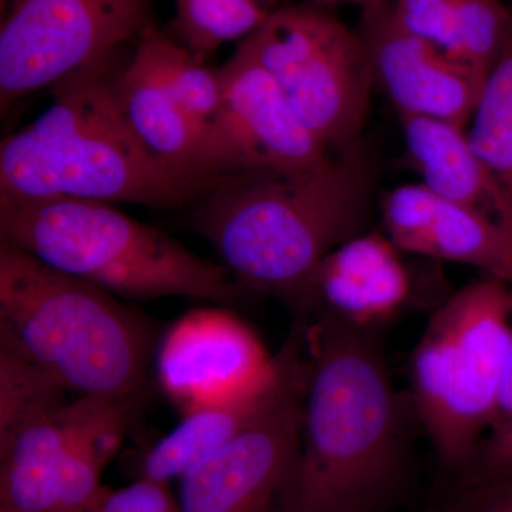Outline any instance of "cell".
<instances>
[{
    "label": "cell",
    "instance_id": "1",
    "mask_svg": "<svg viewBox=\"0 0 512 512\" xmlns=\"http://www.w3.org/2000/svg\"><path fill=\"white\" fill-rule=\"evenodd\" d=\"M375 191V163L359 140L315 164L222 175L192 205L188 227L247 291L299 315L323 258L367 231Z\"/></svg>",
    "mask_w": 512,
    "mask_h": 512
},
{
    "label": "cell",
    "instance_id": "2",
    "mask_svg": "<svg viewBox=\"0 0 512 512\" xmlns=\"http://www.w3.org/2000/svg\"><path fill=\"white\" fill-rule=\"evenodd\" d=\"M306 323L302 451L292 512H383L406 480L400 400L376 333Z\"/></svg>",
    "mask_w": 512,
    "mask_h": 512
},
{
    "label": "cell",
    "instance_id": "3",
    "mask_svg": "<svg viewBox=\"0 0 512 512\" xmlns=\"http://www.w3.org/2000/svg\"><path fill=\"white\" fill-rule=\"evenodd\" d=\"M128 59L124 47L52 86V104L0 144V194L177 210L220 180L178 174L138 138L117 87Z\"/></svg>",
    "mask_w": 512,
    "mask_h": 512
},
{
    "label": "cell",
    "instance_id": "4",
    "mask_svg": "<svg viewBox=\"0 0 512 512\" xmlns=\"http://www.w3.org/2000/svg\"><path fill=\"white\" fill-rule=\"evenodd\" d=\"M156 325L113 293L0 241V348L40 367L77 397L147 389Z\"/></svg>",
    "mask_w": 512,
    "mask_h": 512
},
{
    "label": "cell",
    "instance_id": "5",
    "mask_svg": "<svg viewBox=\"0 0 512 512\" xmlns=\"http://www.w3.org/2000/svg\"><path fill=\"white\" fill-rule=\"evenodd\" d=\"M0 241L126 298L177 296L229 308L249 293L224 265L195 255L110 202L0 194Z\"/></svg>",
    "mask_w": 512,
    "mask_h": 512
},
{
    "label": "cell",
    "instance_id": "6",
    "mask_svg": "<svg viewBox=\"0 0 512 512\" xmlns=\"http://www.w3.org/2000/svg\"><path fill=\"white\" fill-rule=\"evenodd\" d=\"M512 345V286L484 276L441 303L412 357L417 417L441 466L464 474L485 436Z\"/></svg>",
    "mask_w": 512,
    "mask_h": 512
},
{
    "label": "cell",
    "instance_id": "7",
    "mask_svg": "<svg viewBox=\"0 0 512 512\" xmlns=\"http://www.w3.org/2000/svg\"><path fill=\"white\" fill-rule=\"evenodd\" d=\"M241 43L320 146L339 151L360 140L376 84L356 30L312 6H286Z\"/></svg>",
    "mask_w": 512,
    "mask_h": 512
},
{
    "label": "cell",
    "instance_id": "8",
    "mask_svg": "<svg viewBox=\"0 0 512 512\" xmlns=\"http://www.w3.org/2000/svg\"><path fill=\"white\" fill-rule=\"evenodd\" d=\"M0 26L2 114L30 93L137 42L153 0H8Z\"/></svg>",
    "mask_w": 512,
    "mask_h": 512
},
{
    "label": "cell",
    "instance_id": "9",
    "mask_svg": "<svg viewBox=\"0 0 512 512\" xmlns=\"http://www.w3.org/2000/svg\"><path fill=\"white\" fill-rule=\"evenodd\" d=\"M227 308L185 313L158 342V384L184 417L254 396L284 370L285 346L272 356L254 330Z\"/></svg>",
    "mask_w": 512,
    "mask_h": 512
},
{
    "label": "cell",
    "instance_id": "10",
    "mask_svg": "<svg viewBox=\"0 0 512 512\" xmlns=\"http://www.w3.org/2000/svg\"><path fill=\"white\" fill-rule=\"evenodd\" d=\"M305 386L178 480L181 511L292 512Z\"/></svg>",
    "mask_w": 512,
    "mask_h": 512
},
{
    "label": "cell",
    "instance_id": "11",
    "mask_svg": "<svg viewBox=\"0 0 512 512\" xmlns=\"http://www.w3.org/2000/svg\"><path fill=\"white\" fill-rule=\"evenodd\" d=\"M218 72L221 107L205 137L208 170L214 177L255 168L303 167L332 153L303 126L271 74L242 43Z\"/></svg>",
    "mask_w": 512,
    "mask_h": 512
},
{
    "label": "cell",
    "instance_id": "12",
    "mask_svg": "<svg viewBox=\"0 0 512 512\" xmlns=\"http://www.w3.org/2000/svg\"><path fill=\"white\" fill-rule=\"evenodd\" d=\"M356 32L375 84L397 114L431 117L461 128L471 121L487 79L464 60L403 29L394 19L392 0L362 10Z\"/></svg>",
    "mask_w": 512,
    "mask_h": 512
},
{
    "label": "cell",
    "instance_id": "13",
    "mask_svg": "<svg viewBox=\"0 0 512 512\" xmlns=\"http://www.w3.org/2000/svg\"><path fill=\"white\" fill-rule=\"evenodd\" d=\"M412 276L384 232L366 231L323 258L296 316L325 315L376 333L409 305Z\"/></svg>",
    "mask_w": 512,
    "mask_h": 512
},
{
    "label": "cell",
    "instance_id": "14",
    "mask_svg": "<svg viewBox=\"0 0 512 512\" xmlns=\"http://www.w3.org/2000/svg\"><path fill=\"white\" fill-rule=\"evenodd\" d=\"M384 234L400 251L470 265L512 286V232L434 194L400 185L382 201Z\"/></svg>",
    "mask_w": 512,
    "mask_h": 512
},
{
    "label": "cell",
    "instance_id": "15",
    "mask_svg": "<svg viewBox=\"0 0 512 512\" xmlns=\"http://www.w3.org/2000/svg\"><path fill=\"white\" fill-rule=\"evenodd\" d=\"M286 362L281 376L262 392L239 402L200 410L163 439L147 448L136 463V478L170 484L192 467L237 439L306 383V323L296 318L285 342Z\"/></svg>",
    "mask_w": 512,
    "mask_h": 512
},
{
    "label": "cell",
    "instance_id": "16",
    "mask_svg": "<svg viewBox=\"0 0 512 512\" xmlns=\"http://www.w3.org/2000/svg\"><path fill=\"white\" fill-rule=\"evenodd\" d=\"M407 158L434 194L478 212L512 232V192L477 156L464 128L399 114Z\"/></svg>",
    "mask_w": 512,
    "mask_h": 512
},
{
    "label": "cell",
    "instance_id": "17",
    "mask_svg": "<svg viewBox=\"0 0 512 512\" xmlns=\"http://www.w3.org/2000/svg\"><path fill=\"white\" fill-rule=\"evenodd\" d=\"M147 390L121 397L72 400L59 512H86L96 507L106 490L101 476L140 419Z\"/></svg>",
    "mask_w": 512,
    "mask_h": 512
},
{
    "label": "cell",
    "instance_id": "18",
    "mask_svg": "<svg viewBox=\"0 0 512 512\" xmlns=\"http://www.w3.org/2000/svg\"><path fill=\"white\" fill-rule=\"evenodd\" d=\"M117 87L128 123L154 156L185 177L218 178L208 170L204 131L181 109L137 46Z\"/></svg>",
    "mask_w": 512,
    "mask_h": 512
},
{
    "label": "cell",
    "instance_id": "19",
    "mask_svg": "<svg viewBox=\"0 0 512 512\" xmlns=\"http://www.w3.org/2000/svg\"><path fill=\"white\" fill-rule=\"evenodd\" d=\"M70 403L0 440V511L59 512Z\"/></svg>",
    "mask_w": 512,
    "mask_h": 512
},
{
    "label": "cell",
    "instance_id": "20",
    "mask_svg": "<svg viewBox=\"0 0 512 512\" xmlns=\"http://www.w3.org/2000/svg\"><path fill=\"white\" fill-rule=\"evenodd\" d=\"M136 46L143 50L181 109L207 137L208 126L217 116L222 101L218 69H210L188 47L156 23L140 36Z\"/></svg>",
    "mask_w": 512,
    "mask_h": 512
},
{
    "label": "cell",
    "instance_id": "21",
    "mask_svg": "<svg viewBox=\"0 0 512 512\" xmlns=\"http://www.w3.org/2000/svg\"><path fill=\"white\" fill-rule=\"evenodd\" d=\"M467 136L477 156L512 192V35L488 73Z\"/></svg>",
    "mask_w": 512,
    "mask_h": 512
},
{
    "label": "cell",
    "instance_id": "22",
    "mask_svg": "<svg viewBox=\"0 0 512 512\" xmlns=\"http://www.w3.org/2000/svg\"><path fill=\"white\" fill-rule=\"evenodd\" d=\"M175 40L195 55L215 52L224 43L244 40L271 15L254 0H174Z\"/></svg>",
    "mask_w": 512,
    "mask_h": 512
},
{
    "label": "cell",
    "instance_id": "23",
    "mask_svg": "<svg viewBox=\"0 0 512 512\" xmlns=\"http://www.w3.org/2000/svg\"><path fill=\"white\" fill-rule=\"evenodd\" d=\"M70 402L69 392L52 376L0 348V440L30 421L59 413Z\"/></svg>",
    "mask_w": 512,
    "mask_h": 512
},
{
    "label": "cell",
    "instance_id": "24",
    "mask_svg": "<svg viewBox=\"0 0 512 512\" xmlns=\"http://www.w3.org/2000/svg\"><path fill=\"white\" fill-rule=\"evenodd\" d=\"M460 57L487 79L512 35V15L501 0H454Z\"/></svg>",
    "mask_w": 512,
    "mask_h": 512
},
{
    "label": "cell",
    "instance_id": "25",
    "mask_svg": "<svg viewBox=\"0 0 512 512\" xmlns=\"http://www.w3.org/2000/svg\"><path fill=\"white\" fill-rule=\"evenodd\" d=\"M512 476V345L490 426L463 480Z\"/></svg>",
    "mask_w": 512,
    "mask_h": 512
},
{
    "label": "cell",
    "instance_id": "26",
    "mask_svg": "<svg viewBox=\"0 0 512 512\" xmlns=\"http://www.w3.org/2000/svg\"><path fill=\"white\" fill-rule=\"evenodd\" d=\"M392 10L394 19L407 32L461 59L454 0H392Z\"/></svg>",
    "mask_w": 512,
    "mask_h": 512
},
{
    "label": "cell",
    "instance_id": "27",
    "mask_svg": "<svg viewBox=\"0 0 512 512\" xmlns=\"http://www.w3.org/2000/svg\"><path fill=\"white\" fill-rule=\"evenodd\" d=\"M93 512H183L170 484L136 478L126 487L106 488Z\"/></svg>",
    "mask_w": 512,
    "mask_h": 512
},
{
    "label": "cell",
    "instance_id": "28",
    "mask_svg": "<svg viewBox=\"0 0 512 512\" xmlns=\"http://www.w3.org/2000/svg\"><path fill=\"white\" fill-rule=\"evenodd\" d=\"M440 512H512V476L461 481Z\"/></svg>",
    "mask_w": 512,
    "mask_h": 512
},
{
    "label": "cell",
    "instance_id": "29",
    "mask_svg": "<svg viewBox=\"0 0 512 512\" xmlns=\"http://www.w3.org/2000/svg\"><path fill=\"white\" fill-rule=\"evenodd\" d=\"M389 2L390 0H360V9L377 8V6H382L384 3Z\"/></svg>",
    "mask_w": 512,
    "mask_h": 512
},
{
    "label": "cell",
    "instance_id": "30",
    "mask_svg": "<svg viewBox=\"0 0 512 512\" xmlns=\"http://www.w3.org/2000/svg\"><path fill=\"white\" fill-rule=\"evenodd\" d=\"M254 2L264 6L265 9L271 10V12H274L275 9H278L276 8V3H278V0H254Z\"/></svg>",
    "mask_w": 512,
    "mask_h": 512
},
{
    "label": "cell",
    "instance_id": "31",
    "mask_svg": "<svg viewBox=\"0 0 512 512\" xmlns=\"http://www.w3.org/2000/svg\"><path fill=\"white\" fill-rule=\"evenodd\" d=\"M6 2H8V0H0V6H5L6 5Z\"/></svg>",
    "mask_w": 512,
    "mask_h": 512
},
{
    "label": "cell",
    "instance_id": "32",
    "mask_svg": "<svg viewBox=\"0 0 512 512\" xmlns=\"http://www.w3.org/2000/svg\"><path fill=\"white\" fill-rule=\"evenodd\" d=\"M86 512H93V511H86Z\"/></svg>",
    "mask_w": 512,
    "mask_h": 512
},
{
    "label": "cell",
    "instance_id": "33",
    "mask_svg": "<svg viewBox=\"0 0 512 512\" xmlns=\"http://www.w3.org/2000/svg\"><path fill=\"white\" fill-rule=\"evenodd\" d=\"M0 512H5V511H0Z\"/></svg>",
    "mask_w": 512,
    "mask_h": 512
}]
</instances>
